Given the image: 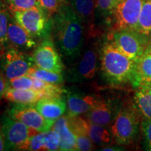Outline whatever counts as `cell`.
Here are the masks:
<instances>
[{
    "instance_id": "cell-32",
    "label": "cell",
    "mask_w": 151,
    "mask_h": 151,
    "mask_svg": "<svg viewBox=\"0 0 151 151\" xmlns=\"http://www.w3.org/2000/svg\"><path fill=\"white\" fill-rule=\"evenodd\" d=\"M141 127L144 139L145 148L147 150H151V119L143 118Z\"/></svg>"
},
{
    "instance_id": "cell-36",
    "label": "cell",
    "mask_w": 151,
    "mask_h": 151,
    "mask_svg": "<svg viewBox=\"0 0 151 151\" xmlns=\"http://www.w3.org/2000/svg\"><path fill=\"white\" fill-rule=\"evenodd\" d=\"M139 88H143V89L148 90V91L149 92H150V93H151V84H150V85H146V86H141V87H139Z\"/></svg>"
},
{
    "instance_id": "cell-11",
    "label": "cell",
    "mask_w": 151,
    "mask_h": 151,
    "mask_svg": "<svg viewBox=\"0 0 151 151\" xmlns=\"http://www.w3.org/2000/svg\"><path fill=\"white\" fill-rule=\"evenodd\" d=\"M34 65L32 57L26 55L16 48H9L3 56L2 71L8 81L27 75Z\"/></svg>"
},
{
    "instance_id": "cell-2",
    "label": "cell",
    "mask_w": 151,
    "mask_h": 151,
    "mask_svg": "<svg viewBox=\"0 0 151 151\" xmlns=\"http://www.w3.org/2000/svg\"><path fill=\"white\" fill-rule=\"evenodd\" d=\"M99 54L101 72L109 83L113 85L132 83L135 62L122 53L112 41L105 43Z\"/></svg>"
},
{
    "instance_id": "cell-4",
    "label": "cell",
    "mask_w": 151,
    "mask_h": 151,
    "mask_svg": "<svg viewBox=\"0 0 151 151\" xmlns=\"http://www.w3.org/2000/svg\"><path fill=\"white\" fill-rule=\"evenodd\" d=\"M15 20L35 38L47 39L51 35V17L42 8L11 11Z\"/></svg>"
},
{
    "instance_id": "cell-29",
    "label": "cell",
    "mask_w": 151,
    "mask_h": 151,
    "mask_svg": "<svg viewBox=\"0 0 151 151\" xmlns=\"http://www.w3.org/2000/svg\"><path fill=\"white\" fill-rule=\"evenodd\" d=\"M41 8L47 13L49 16L52 17L65 4L67 0H39Z\"/></svg>"
},
{
    "instance_id": "cell-26",
    "label": "cell",
    "mask_w": 151,
    "mask_h": 151,
    "mask_svg": "<svg viewBox=\"0 0 151 151\" xmlns=\"http://www.w3.org/2000/svg\"><path fill=\"white\" fill-rule=\"evenodd\" d=\"M10 18L6 9L0 4V47L8 43V27Z\"/></svg>"
},
{
    "instance_id": "cell-28",
    "label": "cell",
    "mask_w": 151,
    "mask_h": 151,
    "mask_svg": "<svg viewBox=\"0 0 151 151\" xmlns=\"http://www.w3.org/2000/svg\"><path fill=\"white\" fill-rule=\"evenodd\" d=\"M9 87L15 89H32L33 81L31 76L28 75H24L22 76L17 77L14 79L8 81Z\"/></svg>"
},
{
    "instance_id": "cell-30",
    "label": "cell",
    "mask_w": 151,
    "mask_h": 151,
    "mask_svg": "<svg viewBox=\"0 0 151 151\" xmlns=\"http://www.w3.org/2000/svg\"><path fill=\"white\" fill-rule=\"evenodd\" d=\"M77 150L89 151L94 149V143L88 135L83 134H75Z\"/></svg>"
},
{
    "instance_id": "cell-35",
    "label": "cell",
    "mask_w": 151,
    "mask_h": 151,
    "mask_svg": "<svg viewBox=\"0 0 151 151\" xmlns=\"http://www.w3.org/2000/svg\"><path fill=\"white\" fill-rule=\"evenodd\" d=\"M122 149L116 146H106L103 147V148L101 149V150H110V151H117V150H122Z\"/></svg>"
},
{
    "instance_id": "cell-13",
    "label": "cell",
    "mask_w": 151,
    "mask_h": 151,
    "mask_svg": "<svg viewBox=\"0 0 151 151\" xmlns=\"http://www.w3.org/2000/svg\"><path fill=\"white\" fill-rule=\"evenodd\" d=\"M70 4L75 12L83 22L86 32L89 36L94 34V18H95V0H69Z\"/></svg>"
},
{
    "instance_id": "cell-34",
    "label": "cell",
    "mask_w": 151,
    "mask_h": 151,
    "mask_svg": "<svg viewBox=\"0 0 151 151\" xmlns=\"http://www.w3.org/2000/svg\"><path fill=\"white\" fill-rule=\"evenodd\" d=\"M1 150H5V139L1 126L0 124V151Z\"/></svg>"
},
{
    "instance_id": "cell-10",
    "label": "cell",
    "mask_w": 151,
    "mask_h": 151,
    "mask_svg": "<svg viewBox=\"0 0 151 151\" xmlns=\"http://www.w3.org/2000/svg\"><path fill=\"white\" fill-rule=\"evenodd\" d=\"M32 59L37 67L53 72L62 73L63 63L52 39L50 37L38 46L33 52Z\"/></svg>"
},
{
    "instance_id": "cell-33",
    "label": "cell",
    "mask_w": 151,
    "mask_h": 151,
    "mask_svg": "<svg viewBox=\"0 0 151 151\" xmlns=\"http://www.w3.org/2000/svg\"><path fill=\"white\" fill-rule=\"evenodd\" d=\"M8 88V80L6 78L4 75L0 71V99L4 97V94Z\"/></svg>"
},
{
    "instance_id": "cell-16",
    "label": "cell",
    "mask_w": 151,
    "mask_h": 151,
    "mask_svg": "<svg viewBox=\"0 0 151 151\" xmlns=\"http://www.w3.org/2000/svg\"><path fill=\"white\" fill-rule=\"evenodd\" d=\"M8 39L15 47L22 49H31L37 46L34 38L17 22L15 19L9 20Z\"/></svg>"
},
{
    "instance_id": "cell-8",
    "label": "cell",
    "mask_w": 151,
    "mask_h": 151,
    "mask_svg": "<svg viewBox=\"0 0 151 151\" xmlns=\"http://www.w3.org/2000/svg\"><path fill=\"white\" fill-rule=\"evenodd\" d=\"M111 41L122 53L137 62L146 50L147 37L135 30H118L111 33Z\"/></svg>"
},
{
    "instance_id": "cell-17",
    "label": "cell",
    "mask_w": 151,
    "mask_h": 151,
    "mask_svg": "<svg viewBox=\"0 0 151 151\" xmlns=\"http://www.w3.org/2000/svg\"><path fill=\"white\" fill-rule=\"evenodd\" d=\"M36 108L44 118L55 121L67 111V104L61 98L44 97L37 101Z\"/></svg>"
},
{
    "instance_id": "cell-6",
    "label": "cell",
    "mask_w": 151,
    "mask_h": 151,
    "mask_svg": "<svg viewBox=\"0 0 151 151\" xmlns=\"http://www.w3.org/2000/svg\"><path fill=\"white\" fill-rule=\"evenodd\" d=\"M99 50L95 44L90 45L67 71L66 78L70 83H83L95 76L98 67Z\"/></svg>"
},
{
    "instance_id": "cell-5",
    "label": "cell",
    "mask_w": 151,
    "mask_h": 151,
    "mask_svg": "<svg viewBox=\"0 0 151 151\" xmlns=\"http://www.w3.org/2000/svg\"><path fill=\"white\" fill-rule=\"evenodd\" d=\"M0 124L4 136L5 150H27L30 139L37 132L6 115L1 117Z\"/></svg>"
},
{
    "instance_id": "cell-20",
    "label": "cell",
    "mask_w": 151,
    "mask_h": 151,
    "mask_svg": "<svg viewBox=\"0 0 151 151\" xmlns=\"http://www.w3.org/2000/svg\"><path fill=\"white\" fill-rule=\"evenodd\" d=\"M3 97L18 104H35L41 99V94L33 89H15L11 87L6 90Z\"/></svg>"
},
{
    "instance_id": "cell-25",
    "label": "cell",
    "mask_w": 151,
    "mask_h": 151,
    "mask_svg": "<svg viewBox=\"0 0 151 151\" xmlns=\"http://www.w3.org/2000/svg\"><path fill=\"white\" fill-rule=\"evenodd\" d=\"M27 75L53 84L60 85L64 81L62 73L46 70V69L38 67L36 65H34L30 68Z\"/></svg>"
},
{
    "instance_id": "cell-19",
    "label": "cell",
    "mask_w": 151,
    "mask_h": 151,
    "mask_svg": "<svg viewBox=\"0 0 151 151\" xmlns=\"http://www.w3.org/2000/svg\"><path fill=\"white\" fill-rule=\"evenodd\" d=\"M52 129L58 132L60 136V150H77L76 137L69 125L67 116H61L57 119Z\"/></svg>"
},
{
    "instance_id": "cell-12",
    "label": "cell",
    "mask_w": 151,
    "mask_h": 151,
    "mask_svg": "<svg viewBox=\"0 0 151 151\" xmlns=\"http://www.w3.org/2000/svg\"><path fill=\"white\" fill-rule=\"evenodd\" d=\"M65 92L68 117L86 114L100 100L94 96L86 95L71 90H65Z\"/></svg>"
},
{
    "instance_id": "cell-24",
    "label": "cell",
    "mask_w": 151,
    "mask_h": 151,
    "mask_svg": "<svg viewBox=\"0 0 151 151\" xmlns=\"http://www.w3.org/2000/svg\"><path fill=\"white\" fill-rule=\"evenodd\" d=\"M136 31L147 37L151 35V0H143Z\"/></svg>"
},
{
    "instance_id": "cell-9",
    "label": "cell",
    "mask_w": 151,
    "mask_h": 151,
    "mask_svg": "<svg viewBox=\"0 0 151 151\" xmlns=\"http://www.w3.org/2000/svg\"><path fill=\"white\" fill-rule=\"evenodd\" d=\"M33 105L16 104L9 109L8 116L23 122L38 132L48 131L51 129L55 121L44 118Z\"/></svg>"
},
{
    "instance_id": "cell-3",
    "label": "cell",
    "mask_w": 151,
    "mask_h": 151,
    "mask_svg": "<svg viewBox=\"0 0 151 151\" xmlns=\"http://www.w3.org/2000/svg\"><path fill=\"white\" fill-rule=\"evenodd\" d=\"M140 113L135 104L124 106L111 122V132L118 145H127L137 137L140 123Z\"/></svg>"
},
{
    "instance_id": "cell-31",
    "label": "cell",
    "mask_w": 151,
    "mask_h": 151,
    "mask_svg": "<svg viewBox=\"0 0 151 151\" xmlns=\"http://www.w3.org/2000/svg\"><path fill=\"white\" fill-rule=\"evenodd\" d=\"M96 8L104 15H111L120 0H95Z\"/></svg>"
},
{
    "instance_id": "cell-14",
    "label": "cell",
    "mask_w": 151,
    "mask_h": 151,
    "mask_svg": "<svg viewBox=\"0 0 151 151\" xmlns=\"http://www.w3.org/2000/svg\"><path fill=\"white\" fill-rule=\"evenodd\" d=\"M132 85L139 87L151 84V44H148L141 58L135 62Z\"/></svg>"
},
{
    "instance_id": "cell-27",
    "label": "cell",
    "mask_w": 151,
    "mask_h": 151,
    "mask_svg": "<svg viewBox=\"0 0 151 151\" xmlns=\"http://www.w3.org/2000/svg\"><path fill=\"white\" fill-rule=\"evenodd\" d=\"M11 11H23L27 9L41 8L39 0H6Z\"/></svg>"
},
{
    "instance_id": "cell-1",
    "label": "cell",
    "mask_w": 151,
    "mask_h": 151,
    "mask_svg": "<svg viewBox=\"0 0 151 151\" xmlns=\"http://www.w3.org/2000/svg\"><path fill=\"white\" fill-rule=\"evenodd\" d=\"M86 28L71 4L66 3L51 17V35L57 50L69 63L81 55Z\"/></svg>"
},
{
    "instance_id": "cell-15",
    "label": "cell",
    "mask_w": 151,
    "mask_h": 151,
    "mask_svg": "<svg viewBox=\"0 0 151 151\" xmlns=\"http://www.w3.org/2000/svg\"><path fill=\"white\" fill-rule=\"evenodd\" d=\"M60 138L55 130H48L36 133L30 139L27 150H59Z\"/></svg>"
},
{
    "instance_id": "cell-21",
    "label": "cell",
    "mask_w": 151,
    "mask_h": 151,
    "mask_svg": "<svg viewBox=\"0 0 151 151\" xmlns=\"http://www.w3.org/2000/svg\"><path fill=\"white\" fill-rule=\"evenodd\" d=\"M88 135L94 145L100 146H109L113 141V135L106 127L89 122Z\"/></svg>"
},
{
    "instance_id": "cell-23",
    "label": "cell",
    "mask_w": 151,
    "mask_h": 151,
    "mask_svg": "<svg viewBox=\"0 0 151 151\" xmlns=\"http://www.w3.org/2000/svg\"><path fill=\"white\" fill-rule=\"evenodd\" d=\"M134 104L143 118L151 119V93L148 90L138 88L134 97Z\"/></svg>"
},
{
    "instance_id": "cell-18",
    "label": "cell",
    "mask_w": 151,
    "mask_h": 151,
    "mask_svg": "<svg viewBox=\"0 0 151 151\" xmlns=\"http://www.w3.org/2000/svg\"><path fill=\"white\" fill-rule=\"evenodd\" d=\"M114 118L115 114L111 104L101 99L86 113V118L90 122L104 127L111 124Z\"/></svg>"
},
{
    "instance_id": "cell-22",
    "label": "cell",
    "mask_w": 151,
    "mask_h": 151,
    "mask_svg": "<svg viewBox=\"0 0 151 151\" xmlns=\"http://www.w3.org/2000/svg\"><path fill=\"white\" fill-rule=\"evenodd\" d=\"M33 81L32 89L41 94V98L56 97L61 98L65 90H62L60 85L50 83L40 79L31 76Z\"/></svg>"
},
{
    "instance_id": "cell-7",
    "label": "cell",
    "mask_w": 151,
    "mask_h": 151,
    "mask_svg": "<svg viewBox=\"0 0 151 151\" xmlns=\"http://www.w3.org/2000/svg\"><path fill=\"white\" fill-rule=\"evenodd\" d=\"M143 0H120L111 12L112 30H137Z\"/></svg>"
}]
</instances>
